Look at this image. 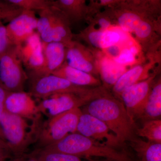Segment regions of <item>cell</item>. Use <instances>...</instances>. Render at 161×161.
Instances as JSON below:
<instances>
[{"label":"cell","instance_id":"cell-1","mask_svg":"<svg viewBox=\"0 0 161 161\" xmlns=\"http://www.w3.org/2000/svg\"><path fill=\"white\" fill-rule=\"evenodd\" d=\"M81 111L102 121L122 145L137 137L135 120L129 115L123 103L111 92L92 100Z\"/></svg>","mask_w":161,"mask_h":161},{"label":"cell","instance_id":"cell-2","mask_svg":"<svg viewBox=\"0 0 161 161\" xmlns=\"http://www.w3.org/2000/svg\"><path fill=\"white\" fill-rule=\"evenodd\" d=\"M46 151L61 153L91 160L102 158L108 161H135L125 150H121L75 132L54 144L42 148Z\"/></svg>","mask_w":161,"mask_h":161},{"label":"cell","instance_id":"cell-3","mask_svg":"<svg viewBox=\"0 0 161 161\" xmlns=\"http://www.w3.org/2000/svg\"><path fill=\"white\" fill-rule=\"evenodd\" d=\"M31 119L6 111L0 119V126L14 157L23 156L36 136L38 139L36 133L39 135L41 129L39 127L38 119L30 124L28 121Z\"/></svg>","mask_w":161,"mask_h":161},{"label":"cell","instance_id":"cell-4","mask_svg":"<svg viewBox=\"0 0 161 161\" xmlns=\"http://www.w3.org/2000/svg\"><path fill=\"white\" fill-rule=\"evenodd\" d=\"M37 32L42 42H58L66 47L74 41L69 20L63 13L52 6L39 12Z\"/></svg>","mask_w":161,"mask_h":161},{"label":"cell","instance_id":"cell-5","mask_svg":"<svg viewBox=\"0 0 161 161\" xmlns=\"http://www.w3.org/2000/svg\"><path fill=\"white\" fill-rule=\"evenodd\" d=\"M31 80L29 93L32 96L42 99L56 94H73L87 96L109 92L103 86L95 87L78 86L64 78L53 75Z\"/></svg>","mask_w":161,"mask_h":161},{"label":"cell","instance_id":"cell-6","mask_svg":"<svg viewBox=\"0 0 161 161\" xmlns=\"http://www.w3.org/2000/svg\"><path fill=\"white\" fill-rule=\"evenodd\" d=\"M82 113L80 108H76L50 118L40 129L38 137L40 147L44 148L77 132Z\"/></svg>","mask_w":161,"mask_h":161},{"label":"cell","instance_id":"cell-7","mask_svg":"<svg viewBox=\"0 0 161 161\" xmlns=\"http://www.w3.org/2000/svg\"><path fill=\"white\" fill-rule=\"evenodd\" d=\"M28 78L17 47L13 46L0 58V85L9 92H22Z\"/></svg>","mask_w":161,"mask_h":161},{"label":"cell","instance_id":"cell-8","mask_svg":"<svg viewBox=\"0 0 161 161\" xmlns=\"http://www.w3.org/2000/svg\"><path fill=\"white\" fill-rule=\"evenodd\" d=\"M108 92L87 96L73 94H56L43 99L37 105L38 111L51 118L69 110L84 107L92 100Z\"/></svg>","mask_w":161,"mask_h":161},{"label":"cell","instance_id":"cell-9","mask_svg":"<svg viewBox=\"0 0 161 161\" xmlns=\"http://www.w3.org/2000/svg\"><path fill=\"white\" fill-rule=\"evenodd\" d=\"M158 72L156 69L149 78L130 87L121 95V101L134 120L140 119Z\"/></svg>","mask_w":161,"mask_h":161},{"label":"cell","instance_id":"cell-10","mask_svg":"<svg viewBox=\"0 0 161 161\" xmlns=\"http://www.w3.org/2000/svg\"><path fill=\"white\" fill-rule=\"evenodd\" d=\"M77 133L94 140L107 144L116 149L123 146L103 122L87 113L80 115L77 126Z\"/></svg>","mask_w":161,"mask_h":161},{"label":"cell","instance_id":"cell-11","mask_svg":"<svg viewBox=\"0 0 161 161\" xmlns=\"http://www.w3.org/2000/svg\"><path fill=\"white\" fill-rule=\"evenodd\" d=\"M18 47L19 57L23 66L29 71L30 78H36L40 75L44 64L42 41L36 32Z\"/></svg>","mask_w":161,"mask_h":161},{"label":"cell","instance_id":"cell-12","mask_svg":"<svg viewBox=\"0 0 161 161\" xmlns=\"http://www.w3.org/2000/svg\"><path fill=\"white\" fill-rule=\"evenodd\" d=\"M38 18L35 12L23 9L6 26L7 36L13 46L22 45L36 32Z\"/></svg>","mask_w":161,"mask_h":161},{"label":"cell","instance_id":"cell-13","mask_svg":"<svg viewBox=\"0 0 161 161\" xmlns=\"http://www.w3.org/2000/svg\"><path fill=\"white\" fill-rule=\"evenodd\" d=\"M65 62L68 65L95 76H98L95 52L78 41L74 40L66 47Z\"/></svg>","mask_w":161,"mask_h":161},{"label":"cell","instance_id":"cell-14","mask_svg":"<svg viewBox=\"0 0 161 161\" xmlns=\"http://www.w3.org/2000/svg\"><path fill=\"white\" fill-rule=\"evenodd\" d=\"M149 59L147 63L134 65L122 75L112 87V95L114 97L120 100L121 95L126 90L150 77L156 69L154 68L158 61L154 58Z\"/></svg>","mask_w":161,"mask_h":161},{"label":"cell","instance_id":"cell-15","mask_svg":"<svg viewBox=\"0 0 161 161\" xmlns=\"http://www.w3.org/2000/svg\"><path fill=\"white\" fill-rule=\"evenodd\" d=\"M5 111L21 117L34 119L38 118L37 104L30 93L8 92L5 103Z\"/></svg>","mask_w":161,"mask_h":161},{"label":"cell","instance_id":"cell-16","mask_svg":"<svg viewBox=\"0 0 161 161\" xmlns=\"http://www.w3.org/2000/svg\"><path fill=\"white\" fill-rule=\"evenodd\" d=\"M157 23V20L153 18H144L133 33L141 50L148 57L154 56L160 46L159 31Z\"/></svg>","mask_w":161,"mask_h":161},{"label":"cell","instance_id":"cell-17","mask_svg":"<svg viewBox=\"0 0 161 161\" xmlns=\"http://www.w3.org/2000/svg\"><path fill=\"white\" fill-rule=\"evenodd\" d=\"M53 6L65 15L70 23L89 21L97 10L94 5H87L84 0H57L53 1Z\"/></svg>","mask_w":161,"mask_h":161},{"label":"cell","instance_id":"cell-18","mask_svg":"<svg viewBox=\"0 0 161 161\" xmlns=\"http://www.w3.org/2000/svg\"><path fill=\"white\" fill-rule=\"evenodd\" d=\"M75 37L84 40L94 48L102 51L119 43L121 39L120 34L114 29L98 30L90 25L80 33L74 35Z\"/></svg>","mask_w":161,"mask_h":161},{"label":"cell","instance_id":"cell-19","mask_svg":"<svg viewBox=\"0 0 161 161\" xmlns=\"http://www.w3.org/2000/svg\"><path fill=\"white\" fill-rule=\"evenodd\" d=\"M42 46L44 55V64L40 75L34 78L52 75L65 62L66 47L63 43L42 42Z\"/></svg>","mask_w":161,"mask_h":161},{"label":"cell","instance_id":"cell-20","mask_svg":"<svg viewBox=\"0 0 161 161\" xmlns=\"http://www.w3.org/2000/svg\"><path fill=\"white\" fill-rule=\"evenodd\" d=\"M98 75L101 81L103 83V86L108 90L113 86L127 70L128 67L122 66L115 62L103 53H97Z\"/></svg>","mask_w":161,"mask_h":161},{"label":"cell","instance_id":"cell-21","mask_svg":"<svg viewBox=\"0 0 161 161\" xmlns=\"http://www.w3.org/2000/svg\"><path fill=\"white\" fill-rule=\"evenodd\" d=\"M121 2L117 6L112 7L111 11L108 12L111 17L113 16L114 19L123 31L133 33L143 19L151 17L127 7Z\"/></svg>","mask_w":161,"mask_h":161},{"label":"cell","instance_id":"cell-22","mask_svg":"<svg viewBox=\"0 0 161 161\" xmlns=\"http://www.w3.org/2000/svg\"><path fill=\"white\" fill-rule=\"evenodd\" d=\"M52 75L64 78L78 86L95 87L102 86L96 76L70 66L65 62Z\"/></svg>","mask_w":161,"mask_h":161},{"label":"cell","instance_id":"cell-23","mask_svg":"<svg viewBox=\"0 0 161 161\" xmlns=\"http://www.w3.org/2000/svg\"><path fill=\"white\" fill-rule=\"evenodd\" d=\"M161 116V78L155 80L147 99L140 119L143 121L160 119Z\"/></svg>","mask_w":161,"mask_h":161},{"label":"cell","instance_id":"cell-24","mask_svg":"<svg viewBox=\"0 0 161 161\" xmlns=\"http://www.w3.org/2000/svg\"><path fill=\"white\" fill-rule=\"evenodd\" d=\"M130 143L139 161H161V143L146 142L138 137Z\"/></svg>","mask_w":161,"mask_h":161},{"label":"cell","instance_id":"cell-25","mask_svg":"<svg viewBox=\"0 0 161 161\" xmlns=\"http://www.w3.org/2000/svg\"><path fill=\"white\" fill-rule=\"evenodd\" d=\"M137 137H145L148 141L161 143V120L154 119L143 122L142 126L137 128Z\"/></svg>","mask_w":161,"mask_h":161},{"label":"cell","instance_id":"cell-26","mask_svg":"<svg viewBox=\"0 0 161 161\" xmlns=\"http://www.w3.org/2000/svg\"><path fill=\"white\" fill-rule=\"evenodd\" d=\"M139 49L136 45H130L123 47L119 55L113 60L122 66L127 67L138 64L140 60Z\"/></svg>","mask_w":161,"mask_h":161},{"label":"cell","instance_id":"cell-27","mask_svg":"<svg viewBox=\"0 0 161 161\" xmlns=\"http://www.w3.org/2000/svg\"><path fill=\"white\" fill-rule=\"evenodd\" d=\"M7 2L22 9L40 12L53 6L51 0H7Z\"/></svg>","mask_w":161,"mask_h":161},{"label":"cell","instance_id":"cell-28","mask_svg":"<svg viewBox=\"0 0 161 161\" xmlns=\"http://www.w3.org/2000/svg\"><path fill=\"white\" fill-rule=\"evenodd\" d=\"M32 157L36 159L37 161H83L81 158L76 156L61 153L46 151L42 149L38 152L37 154ZM102 161H108L105 160Z\"/></svg>","mask_w":161,"mask_h":161},{"label":"cell","instance_id":"cell-29","mask_svg":"<svg viewBox=\"0 0 161 161\" xmlns=\"http://www.w3.org/2000/svg\"><path fill=\"white\" fill-rule=\"evenodd\" d=\"M94 15V18H91L89 21L90 22V25L93 27H98L96 29L102 31L114 29L115 25L113 23V19L108 12L106 14L103 12Z\"/></svg>","mask_w":161,"mask_h":161},{"label":"cell","instance_id":"cell-30","mask_svg":"<svg viewBox=\"0 0 161 161\" xmlns=\"http://www.w3.org/2000/svg\"><path fill=\"white\" fill-rule=\"evenodd\" d=\"M6 1L5 5L0 6V21L9 22L20 14L23 9Z\"/></svg>","mask_w":161,"mask_h":161},{"label":"cell","instance_id":"cell-31","mask_svg":"<svg viewBox=\"0 0 161 161\" xmlns=\"http://www.w3.org/2000/svg\"><path fill=\"white\" fill-rule=\"evenodd\" d=\"M13 46H14L12 45L7 36L6 26L0 21V58Z\"/></svg>","mask_w":161,"mask_h":161},{"label":"cell","instance_id":"cell-32","mask_svg":"<svg viewBox=\"0 0 161 161\" xmlns=\"http://www.w3.org/2000/svg\"><path fill=\"white\" fill-rule=\"evenodd\" d=\"M122 48L123 47H122L121 45H119V43H118V44L110 47L102 51L104 54L107 57L112 59V60H114L118 57Z\"/></svg>","mask_w":161,"mask_h":161},{"label":"cell","instance_id":"cell-33","mask_svg":"<svg viewBox=\"0 0 161 161\" xmlns=\"http://www.w3.org/2000/svg\"><path fill=\"white\" fill-rule=\"evenodd\" d=\"M8 92L0 85V119L5 112V103Z\"/></svg>","mask_w":161,"mask_h":161},{"label":"cell","instance_id":"cell-34","mask_svg":"<svg viewBox=\"0 0 161 161\" xmlns=\"http://www.w3.org/2000/svg\"><path fill=\"white\" fill-rule=\"evenodd\" d=\"M13 158L14 157L9 150L0 148V161H9Z\"/></svg>","mask_w":161,"mask_h":161},{"label":"cell","instance_id":"cell-35","mask_svg":"<svg viewBox=\"0 0 161 161\" xmlns=\"http://www.w3.org/2000/svg\"><path fill=\"white\" fill-rule=\"evenodd\" d=\"M0 148H5V149H8V150H9V151H10L8 144L6 142L3 141V140L1 139H0Z\"/></svg>","mask_w":161,"mask_h":161},{"label":"cell","instance_id":"cell-36","mask_svg":"<svg viewBox=\"0 0 161 161\" xmlns=\"http://www.w3.org/2000/svg\"><path fill=\"white\" fill-rule=\"evenodd\" d=\"M26 160L24 158L23 156L20 157H14L11 159L9 161H26Z\"/></svg>","mask_w":161,"mask_h":161},{"label":"cell","instance_id":"cell-37","mask_svg":"<svg viewBox=\"0 0 161 161\" xmlns=\"http://www.w3.org/2000/svg\"><path fill=\"white\" fill-rule=\"evenodd\" d=\"M0 139L3 140V141L6 142L5 140V136H4V133H3V130H2V128L0 126Z\"/></svg>","mask_w":161,"mask_h":161},{"label":"cell","instance_id":"cell-38","mask_svg":"<svg viewBox=\"0 0 161 161\" xmlns=\"http://www.w3.org/2000/svg\"><path fill=\"white\" fill-rule=\"evenodd\" d=\"M26 161H37L36 159L33 158L32 157L30 158L29 159L27 160H26Z\"/></svg>","mask_w":161,"mask_h":161},{"label":"cell","instance_id":"cell-39","mask_svg":"<svg viewBox=\"0 0 161 161\" xmlns=\"http://www.w3.org/2000/svg\"><path fill=\"white\" fill-rule=\"evenodd\" d=\"M6 3V1H0V6H3V5H5Z\"/></svg>","mask_w":161,"mask_h":161}]
</instances>
